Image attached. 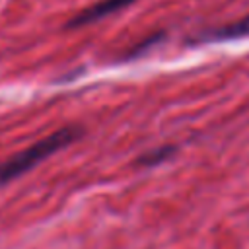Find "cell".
<instances>
[{"label": "cell", "instance_id": "3", "mask_svg": "<svg viewBox=\"0 0 249 249\" xmlns=\"http://www.w3.org/2000/svg\"><path fill=\"white\" fill-rule=\"evenodd\" d=\"M136 0H99L91 6H88L86 10L78 12L68 23L66 27H82V25H89V23H95L103 18H109L111 14L123 10V8H128L130 4H134Z\"/></svg>", "mask_w": 249, "mask_h": 249}, {"label": "cell", "instance_id": "2", "mask_svg": "<svg viewBox=\"0 0 249 249\" xmlns=\"http://www.w3.org/2000/svg\"><path fill=\"white\" fill-rule=\"evenodd\" d=\"M243 37H249V14L243 16L241 19L231 21V23L210 27V29H202L193 39H189V43H193V45L224 43V41H237V39H243Z\"/></svg>", "mask_w": 249, "mask_h": 249}, {"label": "cell", "instance_id": "4", "mask_svg": "<svg viewBox=\"0 0 249 249\" xmlns=\"http://www.w3.org/2000/svg\"><path fill=\"white\" fill-rule=\"evenodd\" d=\"M175 146H160V148H154V150H150V152H146V154H142L138 160H136V163L138 165H144V167H152V165H158V163H161V161H165V160H169L173 154H175Z\"/></svg>", "mask_w": 249, "mask_h": 249}, {"label": "cell", "instance_id": "1", "mask_svg": "<svg viewBox=\"0 0 249 249\" xmlns=\"http://www.w3.org/2000/svg\"><path fill=\"white\" fill-rule=\"evenodd\" d=\"M84 134L82 126L70 124V126H62L58 130H54L53 134L41 138L39 142L31 144L29 148H25L23 152L16 154L14 158H10L8 161L0 163V187L18 179L19 175L27 173L29 169H33L37 163H41L43 160H47L49 156H53L54 152L70 146L72 142H76L80 136Z\"/></svg>", "mask_w": 249, "mask_h": 249}]
</instances>
